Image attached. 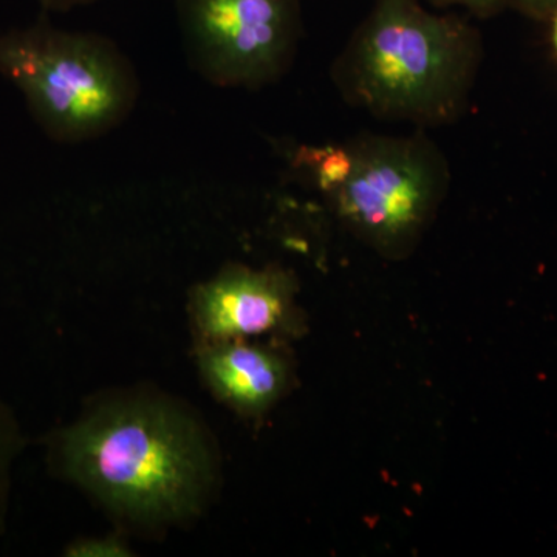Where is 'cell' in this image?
<instances>
[{
  "label": "cell",
  "mask_w": 557,
  "mask_h": 557,
  "mask_svg": "<svg viewBox=\"0 0 557 557\" xmlns=\"http://www.w3.org/2000/svg\"><path fill=\"white\" fill-rule=\"evenodd\" d=\"M67 556L73 557H126L132 556L126 542L119 537L81 539L70 545Z\"/></svg>",
  "instance_id": "30bf717a"
},
{
  "label": "cell",
  "mask_w": 557,
  "mask_h": 557,
  "mask_svg": "<svg viewBox=\"0 0 557 557\" xmlns=\"http://www.w3.org/2000/svg\"><path fill=\"white\" fill-rule=\"evenodd\" d=\"M0 76L20 89L39 129L60 145L115 131L137 108L141 91L137 67L115 40L61 30L46 16L0 33Z\"/></svg>",
  "instance_id": "3957f363"
},
{
  "label": "cell",
  "mask_w": 557,
  "mask_h": 557,
  "mask_svg": "<svg viewBox=\"0 0 557 557\" xmlns=\"http://www.w3.org/2000/svg\"><path fill=\"white\" fill-rule=\"evenodd\" d=\"M512 3L536 20H549L557 11V0H512Z\"/></svg>",
  "instance_id": "7c38bea8"
},
{
  "label": "cell",
  "mask_w": 557,
  "mask_h": 557,
  "mask_svg": "<svg viewBox=\"0 0 557 557\" xmlns=\"http://www.w3.org/2000/svg\"><path fill=\"white\" fill-rule=\"evenodd\" d=\"M429 3L435 7H460V9L469 11L479 17L491 16L496 13L500 0H428Z\"/></svg>",
  "instance_id": "8fae6325"
},
{
  "label": "cell",
  "mask_w": 557,
  "mask_h": 557,
  "mask_svg": "<svg viewBox=\"0 0 557 557\" xmlns=\"http://www.w3.org/2000/svg\"><path fill=\"white\" fill-rule=\"evenodd\" d=\"M197 362L212 394L245 417L273 408L287 391L289 366L284 355L244 339L201 343Z\"/></svg>",
  "instance_id": "52a82bcc"
},
{
  "label": "cell",
  "mask_w": 557,
  "mask_h": 557,
  "mask_svg": "<svg viewBox=\"0 0 557 557\" xmlns=\"http://www.w3.org/2000/svg\"><path fill=\"white\" fill-rule=\"evenodd\" d=\"M549 21H552V44L553 49H555V53L557 57V11L555 14H553L552 17H549Z\"/></svg>",
  "instance_id": "5bb4252c"
},
{
  "label": "cell",
  "mask_w": 557,
  "mask_h": 557,
  "mask_svg": "<svg viewBox=\"0 0 557 557\" xmlns=\"http://www.w3.org/2000/svg\"><path fill=\"white\" fill-rule=\"evenodd\" d=\"M482 61V39L467 21L432 13L420 0H376L332 78L348 104L429 129L467 112Z\"/></svg>",
  "instance_id": "7a4b0ae2"
},
{
  "label": "cell",
  "mask_w": 557,
  "mask_h": 557,
  "mask_svg": "<svg viewBox=\"0 0 557 557\" xmlns=\"http://www.w3.org/2000/svg\"><path fill=\"white\" fill-rule=\"evenodd\" d=\"M298 284L289 271L231 263L190 292L189 310L201 343L296 333Z\"/></svg>",
  "instance_id": "8992f818"
},
{
  "label": "cell",
  "mask_w": 557,
  "mask_h": 557,
  "mask_svg": "<svg viewBox=\"0 0 557 557\" xmlns=\"http://www.w3.org/2000/svg\"><path fill=\"white\" fill-rule=\"evenodd\" d=\"M177 16L189 65L212 86L260 90L295 64L299 0H177Z\"/></svg>",
  "instance_id": "5b68a950"
},
{
  "label": "cell",
  "mask_w": 557,
  "mask_h": 557,
  "mask_svg": "<svg viewBox=\"0 0 557 557\" xmlns=\"http://www.w3.org/2000/svg\"><path fill=\"white\" fill-rule=\"evenodd\" d=\"M351 150L350 146H329V148H306L299 152V164L310 168L317 180L319 189L332 194L343 185L350 174Z\"/></svg>",
  "instance_id": "ba28073f"
},
{
  "label": "cell",
  "mask_w": 557,
  "mask_h": 557,
  "mask_svg": "<svg viewBox=\"0 0 557 557\" xmlns=\"http://www.w3.org/2000/svg\"><path fill=\"white\" fill-rule=\"evenodd\" d=\"M20 432L13 417L0 401V530L3 527L7 502H9L11 465L20 450Z\"/></svg>",
  "instance_id": "9c48e42d"
},
{
  "label": "cell",
  "mask_w": 557,
  "mask_h": 557,
  "mask_svg": "<svg viewBox=\"0 0 557 557\" xmlns=\"http://www.w3.org/2000/svg\"><path fill=\"white\" fill-rule=\"evenodd\" d=\"M58 453L67 478L137 525L193 518L215 478L208 432L185 406L156 395L102 403L62 432Z\"/></svg>",
  "instance_id": "6da1fadb"
},
{
  "label": "cell",
  "mask_w": 557,
  "mask_h": 557,
  "mask_svg": "<svg viewBox=\"0 0 557 557\" xmlns=\"http://www.w3.org/2000/svg\"><path fill=\"white\" fill-rule=\"evenodd\" d=\"M350 174L329 194L348 230L386 258L416 247L445 199L449 166L428 135H368L348 143Z\"/></svg>",
  "instance_id": "277c9868"
},
{
  "label": "cell",
  "mask_w": 557,
  "mask_h": 557,
  "mask_svg": "<svg viewBox=\"0 0 557 557\" xmlns=\"http://www.w3.org/2000/svg\"><path fill=\"white\" fill-rule=\"evenodd\" d=\"M47 11H70L78 7L90 5L98 0H38Z\"/></svg>",
  "instance_id": "4fadbf2b"
}]
</instances>
